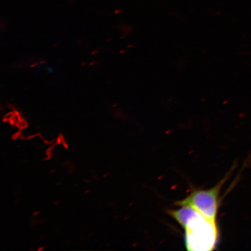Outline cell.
I'll use <instances>...</instances> for the list:
<instances>
[{
  "label": "cell",
  "mask_w": 251,
  "mask_h": 251,
  "mask_svg": "<svg viewBox=\"0 0 251 251\" xmlns=\"http://www.w3.org/2000/svg\"><path fill=\"white\" fill-rule=\"evenodd\" d=\"M225 180L208 190H195L186 199L176 202L177 206H189L206 218L216 222L219 211V197Z\"/></svg>",
  "instance_id": "7a4b0ae2"
},
{
  "label": "cell",
  "mask_w": 251,
  "mask_h": 251,
  "mask_svg": "<svg viewBox=\"0 0 251 251\" xmlns=\"http://www.w3.org/2000/svg\"><path fill=\"white\" fill-rule=\"evenodd\" d=\"M168 213L183 228L187 250L209 251L215 250L219 240L216 222L206 218L189 206H181V208L169 210Z\"/></svg>",
  "instance_id": "6da1fadb"
}]
</instances>
